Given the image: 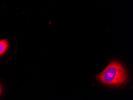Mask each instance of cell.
<instances>
[{
    "label": "cell",
    "instance_id": "6da1fadb",
    "mask_svg": "<svg viewBox=\"0 0 133 100\" xmlns=\"http://www.w3.org/2000/svg\"><path fill=\"white\" fill-rule=\"evenodd\" d=\"M98 78L107 85H119L125 82L127 76L122 65L117 62H113L100 74Z\"/></svg>",
    "mask_w": 133,
    "mask_h": 100
},
{
    "label": "cell",
    "instance_id": "7a4b0ae2",
    "mask_svg": "<svg viewBox=\"0 0 133 100\" xmlns=\"http://www.w3.org/2000/svg\"><path fill=\"white\" fill-rule=\"evenodd\" d=\"M9 46V43L7 39L0 40V56L3 54L7 50Z\"/></svg>",
    "mask_w": 133,
    "mask_h": 100
},
{
    "label": "cell",
    "instance_id": "3957f363",
    "mask_svg": "<svg viewBox=\"0 0 133 100\" xmlns=\"http://www.w3.org/2000/svg\"><path fill=\"white\" fill-rule=\"evenodd\" d=\"M3 92V90H2V87L1 84L0 83V95H1V94Z\"/></svg>",
    "mask_w": 133,
    "mask_h": 100
}]
</instances>
